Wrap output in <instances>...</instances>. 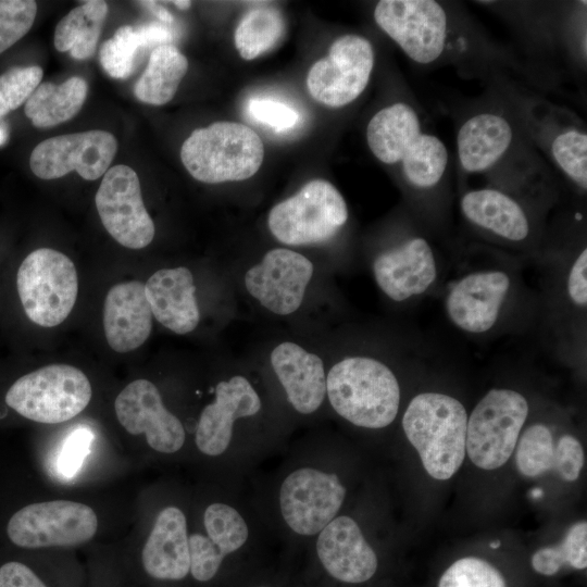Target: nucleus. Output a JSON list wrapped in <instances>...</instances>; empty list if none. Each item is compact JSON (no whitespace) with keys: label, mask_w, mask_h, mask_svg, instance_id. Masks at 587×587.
<instances>
[{"label":"nucleus","mask_w":587,"mask_h":587,"mask_svg":"<svg viewBox=\"0 0 587 587\" xmlns=\"http://www.w3.org/2000/svg\"><path fill=\"white\" fill-rule=\"evenodd\" d=\"M377 26L419 65L463 64L488 57L487 45L470 22L435 0H382L373 11Z\"/></svg>","instance_id":"nucleus-1"},{"label":"nucleus","mask_w":587,"mask_h":587,"mask_svg":"<svg viewBox=\"0 0 587 587\" xmlns=\"http://www.w3.org/2000/svg\"><path fill=\"white\" fill-rule=\"evenodd\" d=\"M366 141L380 163L399 171L417 204L442 189L449 166L448 148L425 127L410 102L398 100L379 109L367 123Z\"/></svg>","instance_id":"nucleus-2"},{"label":"nucleus","mask_w":587,"mask_h":587,"mask_svg":"<svg viewBox=\"0 0 587 587\" xmlns=\"http://www.w3.org/2000/svg\"><path fill=\"white\" fill-rule=\"evenodd\" d=\"M467 416L460 400L439 391L421 392L409 402L402 428L433 478L449 479L463 463Z\"/></svg>","instance_id":"nucleus-3"},{"label":"nucleus","mask_w":587,"mask_h":587,"mask_svg":"<svg viewBox=\"0 0 587 587\" xmlns=\"http://www.w3.org/2000/svg\"><path fill=\"white\" fill-rule=\"evenodd\" d=\"M326 394L341 417L364 428H384L399 411L398 378L384 362L371 357H347L334 364L326 376Z\"/></svg>","instance_id":"nucleus-4"},{"label":"nucleus","mask_w":587,"mask_h":587,"mask_svg":"<svg viewBox=\"0 0 587 587\" xmlns=\"http://www.w3.org/2000/svg\"><path fill=\"white\" fill-rule=\"evenodd\" d=\"M509 112L521 132L545 152L580 192L587 190V134L562 108L536 97L508 92Z\"/></svg>","instance_id":"nucleus-5"},{"label":"nucleus","mask_w":587,"mask_h":587,"mask_svg":"<svg viewBox=\"0 0 587 587\" xmlns=\"http://www.w3.org/2000/svg\"><path fill=\"white\" fill-rule=\"evenodd\" d=\"M264 146L249 126L216 122L195 129L180 148L188 173L205 184L245 180L261 167Z\"/></svg>","instance_id":"nucleus-6"},{"label":"nucleus","mask_w":587,"mask_h":587,"mask_svg":"<svg viewBox=\"0 0 587 587\" xmlns=\"http://www.w3.org/2000/svg\"><path fill=\"white\" fill-rule=\"evenodd\" d=\"M91 395V385L83 371L67 364H51L14 382L5 403L30 421L58 424L79 414Z\"/></svg>","instance_id":"nucleus-7"},{"label":"nucleus","mask_w":587,"mask_h":587,"mask_svg":"<svg viewBox=\"0 0 587 587\" xmlns=\"http://www.w3.org/2000/svg\"><path fill=\"white\" fill-rule=\"evenodd\" d=\"M17 294L27 317L42 327L61 324L72 312L78 277L72 260L60 251L39 248L21 263Z\"/></svg>","instance_id":"nucleus-8"},{"label":"nucleus","mask_w":587,"mask_h":587,"mask_svg":"<svg viewBox=\"0 0 587 587\" xmlns=\"http://www.w3.org/2000/svg\"><path fill=\"white\" fill-rule=\"evenodd\" d=\"M346 200L329 182L313 179L272 208L267 225L289 246L317 243L335 237L348 222Z\"/></svg>","instance_id":"nucleus-9"},{"label":"nucleus","mask_w":587,"mask_h":587,"mask_svg":"<svg viewBox=\"0 0 587 587\" xmlns=\"http://www.w3.org/2000/svg\"><path fill=\"white\" fill-rule=\"evenodd\" d=\"M525 396L510 388H492L467 416L465 450L482 470H496L512 455L528 417Z\"/></svg>","instance_id":"nucleus-10"},{"label":"nucleus","mask_w":587,"mask_h":587,"mask_svg":"<svg viewBox=\"0 0 587 587\" xmlns=\"http://www.w3.org/2000/svg\"><path fill=\"white\" fill-rule=\"evenodd\" d=\"M516 280L501 267H480L470 271L448 287L445 313L462 333L484 336L502 322L513 295Z\"/></svg>","instance_id":"nucleus-11"},{"label":"nucleus","mask_w":587,"mask_h":587,"mask_svg":"<svg viewBox=\"0 0 587 587\" xmlns=\"http://www.w3.org/2000/svg\"><path fill=\"white\" fill-rule=\"evenodd\" d=\"M375 64L372 42L360 35L336 38L328 54L315 62L307 76L310 95L329 108L355 101L367 87Z\"/></svg>","instance_id":"nucleus-12"},{"label":"nucleus","mask_w":587,"mask_h":587,"mask_svg":"<svg viewBox=\"0 0 587 587\" xmlns=\"http://www.w3.org/2000/svg\"><path fill=\"white\" fill-rule=\"evenodd\" d=\"M98 528L95 511L79 502L54 500L24 507L10 519L7 533L22 548L68 547L90 540Z\"/></svg>","instance_id":"nucleus-13"},{"label":"nucleus","mask_w":587,"mask_h":587,"mask_svg":"<svg viewBox=\"0 0 587 587\" xmlns=\"http://www.w3.org/2000/svg\"><path fill=\"white\" fill-rule=\"evenodd\" d=\"M95 202L104 228L120 245L142 249L152 241L154 224L145 208L138 175L132 167L124 164L110 167Z\"/></svg>","instance_id":"nucleus-14"},{"label":"nucleus","mask_w":587,"mask_h":587,"mask_svg":"<svg viewBox=\"0 0 587 587\" xmlns=\"http://www.w3.org/2000/svg\"><path fill=\"white\" fill-rule=\"evenodd\" d=\"M524 137L504 109H478L458 127L457 158L466 175L487 174L500 167L522 146Z\"/></svg>","instance_id":"nucleus-15"},{"label":"nucleus","mask_w":587,"mask_h":587,"mask_svg":"<svg viewBox=\"0 0 587 587\" xmlns=\"http://www.w3.org/2000/svg\"><path fill=\"white\" fill-rule=\"evenodd\" d=\"M117 152L109 132L92 129L50 137L30 153L32 172L41 179L60 178L73 171L86 180L103 176Z\"/></svg>","instance_id":"nucleus-16"},{"label":"nucleus","mask_w":587,"mask_h":587,"mask_svg":"<svg viewBox=\"0 0 587 587\" xmlns=\"http://www.w3.org/2000/svg\"><path fill=\"white\" fill-rule=\"evenodd\" d=\"M460 211L472 228L505 247H530L539 234L528 205L499 187L466 190L460 198Z\"/></svg>","instance_id":"nucleus-17"},{"label":"nucleus","mask_w":587,"mask_h":587,"mask_svg":"<svg viewBox=\"0 0 587 587\" xmlns=\"http://www.w3.org/2000/svg\"><path fill=\"white\" fill-rule=\"evenodd\" d=\"M372 270L379 289L395 302L424 296L439 277L436 251L417 230L382 250L374 258Z\"/></svg>","instance_id":"nucleus-18"},{"label":"nucleus","mask_w":587,"mask_h":587,"mask_svg":"<svg viewBox=\"0 0 587 587\" xmlns=\"http://www.w3.org/2000/svg\"><path fill=\"white\" fill-rule=\"evenodd\" d=\"M345 497L346 488L336 474L312 467L299 469L282 484V515L294 532L311 536L335 519Z\"/></svg>","instance_id":"nucleus-19"},{"label":"nucleus","mask_w":587,"mask_h":587,"mask_svg":"<svg viewBox=\"0 0 587 587\" xmlns=\"http://www.w3.org/2000/svg\"><path fill=\"white\" fill-rule=\"evenodd\" d=\"M313 275L312 262L290 249L275 248L249 268L245 286L262 307L277 315H288L301 305Z\"/></svg>","instance_id":"nucleus-20"},{"label":"nucleus","mask_w":587,"mask_h":587,"mask_svg":"<svg viewBox=\"0 0 587 587\" xmlns=\"http://www.w3.org/2000/svg\"><path fill=\"white\" fill-rule=\"evenodd\" d=\"M114 408L121 425L132 435L145 434L155 451L174 453L183 447L182 422L165 408L158 388L148 379L129 383L117 395Z\"/></svg>","instance_id":"nucleus-21"},{"label":"nucleus","mask_w":587,"mask_h":587,"mask_svg":"<svg viewBox=\"0 0 587 587\" xmlns=\"http://www.w3.org/2000/svg\"><path fill=\"white\" fill-rule=\"evenodd\" d=\"M260 409V397L246 377L237 375L220 382L215 387V400L202 410L198 421V449L211 457L222 454L232 440L234 422L252 416Z\"/></svg>","instance_id":"nucleus-22"},{"label":"nucleus","mask_w":587,"mask_h":587,"mask_svg":"<svg viewBox=\"0 0 587 587\" xmlns=\"http://www.w3.org/2000/svg\"><path fill=\"white\" fill-rule=\"evenodd\" d=\"M316 551L327 573L344 583H364L377 570L376 553L347 515L335 517L320 532Z\"/></svg>","instance_id":"nucleus-23"},{"label":"nucleus","mask_w":587,"mask_h":587,"mask_svg":"<svg viewBox=\"0 0 587 587\" xmlns=\"http://www.w3.org/2000/svg\"><path fill=\"white\" fill-rule=\"evenodd\" d=\"M103 329L108 345L116 352H129L143 345L152 329L145 284L129 280L111 287L103 305Z\"/></svg>","instance_id":"nucleus-24"},{"label":"nucleus","mask_w":587,"mask_h":587,"mask_svg":"<svg viewBox=\"0 0 587 587\" xmlns=\"http://www.w3.org/2000/svg\"><path fill=\"white\" fill-rule=\"evenodd\" d=\"M152 315L175 334L192 332L200 321L192 273L185 266L161 268L145 284Z\"/></svg>","instance_id":"nucleus-25"},{"label":"nucleus","mask_w":587,"mask_h":587,"mask_svg":"<svg viewBox=\"0 0 587 587\" xmlns=\"http://www.w3.org/2000/svg\"><path fill=\"white\" fill-rule=\"evenodd\" d=\"M271 364L288 401L299 413L310 414L321 407L326 395V375L319 355L286 341L273 349Z\"/></svg>","instance_id":"nucleus-26"},{"label":"nucleus","mask_w":587,"mask_h":587,"mask_svg":"<svg viewBox=\"0 0 587 587\" xmlns=\"http://www.w3.org/2000/svg\"><path fill=\"white\" fill-rule=\"evenodd\" d=\"M146 572L158 579L178 580L190 571L187 521L176 507L164 508L142 549Z\"/></svg>","instance_id":"nucleus-27"},{"label":"nucleus","mask_w":587,"mask_h":587,"mask_svg":"<svg viewBox=\"0 0 587 587\" xmlns=\"http://www.w3.org/2000/svg\"><path fill=\"white\" fill-rule=\"evenodd\" d=\"M172 33L161 23L124 25L105 40L99 52L104 72L116 79L129 77L149 48L170 45Z\"/></svg>","instance_id":"nucleus-28"},{"label":"nucleus","mask_w":587,"mask_h":587,"mask_svg":"<svg viewBox=\"0 0 587 587\" xmlns=\"http://www.w3.org/2000/svg\"><path fill=\"white\" fill-rule=\"evenodd\" d=\"M88 92L86 80L72 76L61 84L41 83L25 103V114L34 126L48 128L74 117Z\"/></svg>","instance_id":"nucleus-29"},{"label":"nucleus","mask_w":587,"mask_h":587,"mask_svg":"<svg viewBox=\"0 0 587 587\" xmlns=\"http://www.w3.org/2000/svg\"><path fill=\"white\" fill-rule=\"evenodd\" d=\"M108 3L85 1L63 16L55 26L53 43L59 52H70L76 60H86L96 52L108 15Z\"/></svg>","instance_id":"nucleus-30"},{"label":"nucleus","mask_w":587,"mask_h":587,"mask_svg":"<svg viewBox=\"0 0 587 587\" xmlns=\"http://www.w3.org/2000/svg\"><path fill=\"white\" fill-rule=\"evenodd\" d=\"M187 70L188 60L176 47L159 46L151 51L134 95L143 103L163 105L173 99Z\"/></svg>","instance_id":"nucleus-31"},{"label":"nucleus","mask_w":587,"mask_h":587,"mask_svg":"<svg viewBox=\"0 0 587 587\" xmlns=\"http://www.w3.org/2000/svg\"><path fill=\"white\" fill-rule=\"evenodd\" d=\"M285 33L283 14L274 7L249 10L238 23L234 41L245 60H253L273 48Z\"/></svg>","instance_id":"nucleus-32"},{"label":"nucleus","mask_w":587,"mask_h":587,"mask_svg":"<svg viewBox=\"0 0 587 587\" xmlns=\"http://www.w3.org/2000/svg\"><path fill=\"white\" fill-rule=\"evenodd\" d=\"M515 449V462L522 475L536 477L554 470L555 441L548 425L534 423L526 427L521 433Z\"/></svg>","instance_id":"nucleus-33"},{"label":"nucleus","mask_w":587,"mask_h":587,"mask_svg":"<svg viewBox=\"0 0 587 587\" xmlns=\"http://www.w3.org/2000/svg\"><path fill=\"white\" fill-rule=\"evenodd\" d=\"M208 537L224 555L241 548L248 539V526L237 510L225 503L210 504L203 515Z\"/></svg>","instance_id":"nucleus-34"},{"label":"nucleus","mask_w":587,"mask_h":587,"mask_svg":"<svg viewBox=\"0 0 587 587\" xmlns=\"http://www.w3.org/2000/svg\"><path fill=\"white\" fill-rule=\"evenodd\" d=\"M438 587H507V584L499 570L486 560L464 557L442 573Z\"/></svg>","instance_id":"nucleus-35"},{"label":"nucleus","mask_w":587,"mask_h":587,"mask_svg":"<svg viewBox=\"0 0 587 587\" xmlns=\"http://www.w3.org/2000/svg\"><path fill=\"white\" fill-rule=\"evenodd\" d=\"M39 66H14L0 75V116L21 107L40 85Z\"/></svg>","instance_id":"nucleus-36"},{"label":"nucleus","mask_w":587,"mask_h":587,"mask_svg":"<svg viewBox=\"0 0 587 587\" xmlns=\"http://www.w3.org/2000/svg\"><path fill=\"white\" fill-rule=\"evenodd\" d=\"M36 14V1L0 0V53L28 33Z\"/></svg>","instance_id":"nucleus-37"},{"label":"nucleus","mask_w":587,"mask_h":587,"mask_svg":"<svg viewBox=\"0 0 587 587\" xmlns=\"http://www.w3.org/2000/svg\"><path fill=\"white\" fill-rule=\"evenodd\" d=\"M247 111L252 120L277 133L294 128L300 118V114L295 108L270 98L249 100Z\"/></svg>","instance_id":"nucleus-38"},{"label":"nucleus","mask_w":587,"mask_h":587,"mask_svg":"<svg viewBox=\"0 0 587 587\" xmlns=\"http://www.w3.org/2000/svg\"><path fill=\"white\" fill-rule=\"evenodd\" d=\"M190 558V573L199 582H208L217 573L225 558L216 545L201 534H191L188 537Z\"/></svg>","instance_id":"nucleus-39"},{"label":"nucleus","mask_w":587,"mask_h":587,"mask_svg":"<svg viewBox=\"0 0 587 587\" xmlns=\"http://www.w3.org/2000/svg\"><path fill=\"white\" fill-rule=\"evenodd\" d=\"M92 438V433L86 427H78L67 435L57 461L62 476L71 478L79 471L89 453Z\"/></svg>","instance_id":"nucleus-40"},{"label":"nucleus","mask_w":587,"mask_h":587,"mask_svg":"<svg viewBox=\"0 0 587 587\" xmlns=\"http://www.w3.org/2000/svg\"><path fill=\"white\" fill-rule=\"evenodd\" d=\"M584 466V450L579 440L570 434H564L555 441L554 470L562 479L574 482L578 478Z\"/></svg>","instance_id":"nucleus-41"},{"label":"nucleus","mask_w":587,"mask_h":587,"mask_svg":"<svg viewBox=\"0 0 587 587\" xmlns=\"http://www.w3.org/2000/svg\"><path fill=\"white\" fill-rule=\"evenodd\" d=\"M565 295L570 303L580 312L587 307V249L580 247L565 275Z\"/></svg>","instance_id":"nucleus-42"},{"label":"nucleus","mask_w":587,"mask_h":587,"mask_svg":"<svg viewBox=\"0 0 587 587\" xmlns=\"http://www.w3.org/2000/svg\"><path fill=\"white\" fill-rule=\"evenodd\" d=\"M560 546L563 549L566 564L576 570L587 566V523L580 521L572 525L566 532Z\"/></svg>","instance_id":"nucleus-43"},{"label":"nucleus","mask_w":587,"mask_h":587,"mask_svg":"<svg viewBox=\"0 0 587 587\" xmlns=\"http://www.w3.org/2000/svg\"><path fill=\"white\" fill-rule=\"evenodd\" d=\"M0 587H47L25 564L8 562L0 566Z\"/></svg>","instance_id":"nucleus-44"},{"label":"nucleus","mask_w":587,"mask_h":587,"mask_svg":"<svg viewBox=\"0 0 587 587\" xmlns=\"http://www.w3.org/2000/svg\"><path fill=\"white\" fill-rule=\"evenodd\" d=\"M532 567L545 576L555 575L566 564L562 547L551 546L538 549L530 559Z\"/></svg>","instance_id":"nucleus-45"},{"label":"nucleus","mask_w":587,"mask_h":587,"mask_svg":"<svg viewBox=\"0 0 587 587\" xmlns=\"http://www.w3.org/2000/svg\"><path fill=\"white\" fill-rule=\"evenodd\" d=\"M142 7L147 8L153 15H155L162 23L171 24L174 21L173 15L162 5L155 1H140Z\"/></svg>","instance_id":"nucleus-46"},{"label":"nucleus","mask_w":587,"mask_h":587,"mask_svg":"<svg viewBox=\"0 0 587 587\" xmlns=\"http://www.w3.org/2000/svg\"><path fill=\"white\" fill-rule=\"evenodd\" d=\"M9 135H10L9 124L4 117L0 116V147L3 146L8 141Z\"/></svg>","instance_id":"nucleus-47"},{"label":"nucleus","mask_w":587,"mask_h":587,"mask_svg":"<svg viewBox=\"0 0 587 587\" xmlns=\"http://www.w3.org/2000/svg\"><path fill=\"white\" fill-rule=\"evenodd\" d=\"M172 3L179 10H187L191 7V1H187V0H176V1H172Z\"/></svg>","instance_id":"nucleus-48"}]
</instances>
